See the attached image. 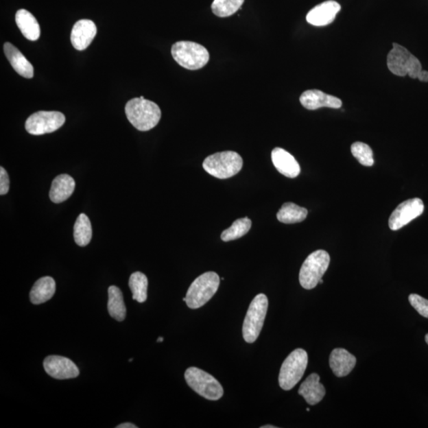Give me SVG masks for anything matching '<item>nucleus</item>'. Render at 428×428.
I'll return each instance as SVG.
<instances>
[{
	"label": "nucleus",
	"instance_id": "473e14b6",
	"mask_svg": "<svg viewBox=\"0 0 428 428\" xmlns=\"http://www.w3.org/2000/svg\"><path fill=\"white\" fill-rule=\"evenodd\" d=\"M116 427L117 428H137L136 425L130 424V423H124V424H121L119 426H117Z\"/></svg>",
	"mask_w": 428,
	"mask_h": 428
},
{
	"label": "nucleus",
	"instance_id": "e433bc0d",
	"mask_svg": "<svg viewBox=\"0 0 428 428\" xmlns=\"http://www.w3.org/2000/svg\"><path fill=\"white\" fill-rule=\"evenodd\" d=\"M324 283V281H323L322 278H321V279L320 280L319 283Z\"/></svg>",
	"mask_w": 428,
	"mask_h": 428
},
{
	"label": "nucleus",
	"instance_id": "cd10ccee",
	"mask_svg": "<svg viewBox=\"0 0 428 428\" xmlns=\"http://www.w3.org/2000/svg\"><path fill=\"white\" fill-rule=\"evenodd\" d=\"M243 2L244 0H213L212 12L217 17H229L241 8Z\"/></svg>",
	"mask_w": 428,
	"mask_h": 428
},
{
	"label": "nucleus",
	"instance_id": "9b49d317",
	"mask_svg": "<svg viewBox=\"0 0 428 428\" xmlns=\"http://www.w3.org/2000/svg\"><path fill=\"white\" fill-rule=\"evenodd\" d=\"M425 211L424 202L420 198H412L400 204L392 213L389 226L392 231L399 230L407 224L420 217Z\"/></svg>",
	"mask_w": 428,
	"mask_h": 428
},
{
	"label": "nucleus",
	"instance_id": "f03ea898",
	"mask_svg": "<svg viewBox=\"0 0 428 428\" xmlns=\"http://www.w3.org/2000/svg\"><path fill=\"white\" fill-rule=\"evenodd\" d=\"M202 167L209 174L225 180L238 174L242 169L243 159L237 152L226 151L209 156Z\"/></svg>",
	"mask_w": 428,
	"mask_h": 428
},
{
	"label": "nucleus",
	"instance_id": "2f4dec72",
	"mask_svg": "<svg viewBox=\"0 0 428 428\" xmlns=\"http://www.w3.org/2000/svg\"><path fill=\"white\" fill-rule=\"evenodd\" d=\"M417 79L421 82H428V71L422 70Z\"/></svg>",
	"mask_w": 428,
	"mask_h": 428
},
{
	"label": "nucleus",
	"instance_id": "4c0bfd02",
	"mask_svg": "<svg viewBox=\"0 0 428 428\" xmlns=\"http://www.w3.org/2000/svg\"><path fill=\"white\" fill-rule=\"evenodd\" d=\"M307 410L308 412H309V411H310V409H309V407H308V409H307Z\"/></svg>",
	"mask_w": 428,
	"mask_h": 428
},
{
	"label": "nucleus",
	"instance_id": "f3484780",
	"mask_svg": "<svg viewBox=\"0 0 428 428\" xmlns=\"http://www.w3.org/2000/svg\"><path fill=\"white\" fill-rule=\"evenodd\" d=\"M329 364L334 374L342 378L348 375L355 368L356 358L344 348H335L331 353Z\"/></svg>",
	"mask_w": 428,
	"mask_h": 428
},
{
	"label": "nucleus",
	"instance_id": "9d476101",
	"mask_svg": "<svg viewBox=\"0 0 428 428\" xmlns=\"http://www.w3.org/2000/svg\"><path fill=\"white\" fill-rule=\"evenodd\" d=\"M65 116L58 111H38L25 121V130L32 135L50 134L64 124Z\"/></svg>",
	"mask_w": 428,
	"mask_h": 428
},
{
	"label": "nucleus",
	"instance_id": "a878e982",
	"mask_svg": "<svg viewBox=\"0 0 428 428\" xmlns=\"http://www.w3.org/2000/svg\"><path fill=\"white\" fill-rule=\"evenodd\" d=\"M147 285L149 283L145 274L139 272L132 273L129 281L132 299L137 302L144 303L147 297Z\"/></svg>",
	"mask_w": 428,
	"mask_h": 428
},
{
	"label": "nucleus",
	"instance_id": "c85d7f7f",
	"mask_svg": "<svg viewBox=\"0 0 428 428\" xmlns=\"http://www.w3.org/2000/svg\"><path fill=\"white\" fill-rule=\"evenodd\" d=\"M351 154L361 165L373 166L374 164V154L371 147L363 142H355L350 147Z\"/></svg>",
	"mask_w": 428,
	"mask_h": 428
},
{
	"label": "nucleus",
	"instance_id": "393cba45",
	"mask_svg": "<svg viewBox=\"0 0 428 428\" xmlns=\"http://www.w3.org/2000/svg\"><path fill=\"white\" fill-rule=\"evenodd\" d=\"M93 237V227L90 219L84 213L80 214L74 226V239L80 247H85Z\"/></svg>",
	"mask_w": 428,
	"mask_h": 428
},
{
	"label": "nucleus",
	"instance_id": "f704fd0d",
	"mask_svg": "<svg viewBox=\"0 0 428 428\" xmlns=\"http://www.w3.org/2000/svg\"><path fill=\"white\" fill-rule=\"evenodd\" d=\"M163 341H164V338H163V337H159V338H158V340H157V342H158V343H162V342H163Z\"/></svg>",
	"mask_w": 428,
	"mask_h": 428
},
{
	"label": "nucleus",
	"instance_id": "f257e3e1",
	"mask_svg": "<svg viewBox=\"0 0 428 428\" xmlns=\"http://www.w3.org/2000/svg\"><path fill=\"white\" fill-rule=\"evenodd\" d=\"M126 115L130 123L140 131H149L159 123L161 110L156 104L145 99L134 98L126 105Z\"/></svg>",
	"mask_w": 428,
	"mask_h": 428
},
{
	"label": "nucleus",
	"instance_id": "c9c22d12",
	"mask_svg": "<svg viewBox=\"0 0 428 428\" xmlns=\"http://www.w3.org/2000/svg\"><path fill=\"white\" fill-rule=\"evenodd\" d=\"M425 341H426V343L428 344V334L425 335Z\"/></svg>",
	"mask_w": 428,
	"mask_h": 428
},
{
	"label": "nucleus",
	"instance_id": "bb28decb",
	"mask_svg": "<svg viewBox=\"0 0 428 428\" xmlns=\"http://www.w3.org/2000/svg\"><path fill=\"white\" fill-rule=\"evenodd\" d=\"M251 228L252 221L248 217L237 219L231 227L222 232L221 238L225 242L235 241V239L246 236Z\"/></svg>",
	"mask_w": 428,
	"mask_h": 428
},
{
	"label": "nucleus",
	"instance_id": "6ab92c4d",
	"mask_svg": "<svg viewBox=\"0 0 428 428\" xmlns=\"http://www.w3.org/2000/svg\"><path fill=\"white\" fill-rule=\"evenodd\" d=\"M3 48L5 55L16 73L25 78H33V65L29 62L25 56L11 43H5Z\"/></svg>",
	"mask_w": 428,
	"mask_h": 428
},
{
	"label": "nucleus",
	"instance_id": "20e7f679",
	"mask_svg": "<svg viewBox=\"0 0 428 428\" xmlns=\"http://www.w3.org/2000/svg\"><path fill=\"white\" fill-rule=\"evenodd\" d=\"M171 55L176 62L188 70H198L210 60L208 50L202 45L181 40L172 45Z\"/></svg>",
	"mask_w": 428,
	"mask_h": 428
},
{
	"label": "nucleus",
	"instance_id": "b1692460",
	"mask_svg": "<svg viewBox=\"0 0 428 428\" xmlns=\"http://www.w3.org/2000/svg\"><path fill=\"white\" fill-rule=\"evenodd\" d=\"M308 211L293 202L284 203L277 213V218L280 222L284 224H294L302 222L307 217Z\"/></svg>",
	"mask_w": 428,
	"mask_h": 428
},
{
	"label": "nucleus",
	"instance_id": "2eb2a0df",
	"mask_svg": "<svg viewBox=\"0 0 428 428\" xmlns=\"http://www.w3.org/2000/svg\"><path fill=\"white\" fill-rule=\"evenodd\" d=\"M97 34L94 22L88 19L80 20L74 25L71 34V42L78 50H84L89 47Z\"/></svg>",
	"mask_w": 428,
	"mask_h": 428
},
{
	"label": "nucleus",
	"instance_id": "0eeeda50",
	"mask_svg": "<svg viewBox=\"0 0 428 428\" xmlns=\"http://www.w3.org/2000/svg\"><path fill=\"white\" fill-rule=\"evenodd\" d=\"M268 309L266 295L259 294L249 305L243 324V336L248 344L256 341L261 333Z\"/></svg>",
	"mask_w": 428,
	"mask_h": 428
},
{
	"label": "nucleus",
	"instance_id": "6e6552de",
	"mask_svg": "<svg viewBox=\"0 0 428 428\" xmlns=\"http://www.w3.org/2000/svg\"><path fill=\"white\" fill-rule=\"evenodd\" d=\"M387 57V65L391 73L399 76L409 75L412 79H417L422 71L420 61L399 44L394 43Z\"/></svg>",
	"mask_w": 428,
	"mask_h": 428
},
{
	"label": "nucleus",
	"instance_id": "f8f14e48",
	"mask_svg": "<svg viewBox=\"0 0 428 428\" xmlns=\"http://www.w3.org/2000/svg\"><path fill=\"white\" fill-rule=\"evenodd\" d=\"M43 366L45 372L56 379H75L80 374L78 366L71 359L62 356H48L44 360Z\"/></svg>",
	"mask_w": 428,
	"mask_h": 428
},
{
	"label": "nucleus",
	"instance_id": "dca6fc26",
	"mask_svg": "<svg viewBox=\"0 0 428 428\" xmlns=\"http://www.w3.org/2000/svg\"><path fill=\"white\" fill-rule=\"evenodd\" d=\"M273 165L285 177L296 178L300 172V165L295 158L281 147H275L272 152Z\"/></svg>",
	"mask_w": 428,
	"mask_h": 428
},
{
	"label": "nucleus",
	"instance_id": "5701e85b",
	"mask_svg": "<svg viewBox=\"0 0 428 428\" xmlns=\"http://www.w3.org/2000/svg\"><path fill=\"white\" fill-rule=\"evenodd\" d=\"M108 295L107 308L109 314L116 320L123 321L126 317V308L121 289L115 285H111L108 289Z\"/></svg>",
	"mask_w": 428,
	"mask_h": 428
},
{
	"label": "nucleus",
	"instance_id": "7c9ffc66",
	"mask_svg": "<svg viewBox=\"0 0 428 428\" xmlns=\"http://www.w3.org/2000/svg\"><path fill=\"white\" fill-rule=\"evenodd\" d=\"M10 180L8 172L3 167H0V195H5L8 193Z\"/></svg>",
	"mask_w": 428,
	"mask_h": 428
},
{
	"label": "nucleus",
	"instance_id": "a211bd4d",
	"mask_svg": "<svg viewBox=\"0 0 428 428\" xmlns=\"http://www.w3.org/2000/svg\"><path fill=\"white\" fill-rule=\"evenodd\" d=\"M298 394L304 397L309 405H315L323 400L326 391L324 386L320 382L318 374H310L300 385Z\"/></svg>",
	"mask_w": 428,
	"mask_h": 428
},
{
	"label": "nucleus",
	"instance_id": "4468645a",
	"mask_svg": "<svg viewBox=\"0 0 428 428\" xmlns=\"http://www.w3.org/2000/svg\"><path fill=\"white\" fill-rule=\"evenodd\" d=\"M340 9L337 2L329 0L311 10L307 16V22L315 27H324L334 21Z\"/></svg>",
	"mask_w": 428,
	"mask_h": 428
},
{
	"label": "nucleus",
	"instance_id": "ddd939ff",
	"mask_svg": "<svg viewBox=\"0 0 428 428\" xmlns=\"http://www.w3.org/2000/svg\"><path fill=\"white\" fill-rule=\"evenodd\" d=\"M300 104L305 109L315 110L321 107L339 109L342 106V101L336 97L327 95L319 90L305 91L300 97Z\"/></svg>",
	"mask_w": 428,
	"mask_h": 428
},
{
	"label": "nucleus",
	"instance_id": "4be33fe9",
	"mask_svg": "<svg viewBox=\"0 0 428 428\" xmlns=\"http://www.w3.org/2000/svg\"><path fill=\"white\" fill-rule=\"evenodd\" d=\"M56 283L53 278H40L34 285L29 294L30 302L34 305L43 304L54 297Z\"/></svg>",
	"mask_w": 428,
	"mask_h": 428
},
{
	"label": "nucleus",
	"instance_id": "72a5a7b5",
	"mask_svg": "<svg viewBox=\"0 0 428 428\" xmlns=\"http://www.w3.org/2000/svg\"><path fill=\"white\" fill-rule=\"evenodd\" d=\"M261 428H277V427L272 426V425H264V426H262Z\"/></svg>",
	"mask_w": 428,
	"mask_h": 428
},
{
	"label": "nucleus",
	"instance_id": "1a4fd4ad",
	"mask_svg": "<svg viewBox=\"0 0 428 428\" xmlns=\"http://www.w3.org/2000/svg\"><path fill=\"white\" fill-rule=\"evenodd\" d=\"M185 380L193 391L209 401L220 400L224 394L220 382L200 368H188L185 372Z\"/></svg>",
	"mask_w": 428,
	"mask_h": 428
},
{
	"label": "nucleus",
	"instance_id": "7ed1b4c3",
	"mask_svg": "<svg viewBox=\"0 0 428 428\" xmlns=\"http://www.w3.org/2000/svg\"><path fill=\"white\" fill-rule=\"evenodd\" d=\"M220 277L215 272H206L198 277L187 290L186 303L192 309H200L216 294Z\"/></svg>",
	"mask_w": 428,
	"mask_h": 428
},
{
	"label": "nucleus",
	"instance_id": "412c9836",
	"mask_svg": "<svg viewBox=\"0 0 428 428\" xmlns=\"http://www.w3.org/2000/svg\"><path fill=\"white\" fill-rule=\"evenodd\" d=\"M15 22L24 37L29 40H37L40 34V25L34 15L21 9L15 14Z\"/></svg>",
	"mask_w": 428,
	"mask_h": 428
},
{
	"label": "nucleus",
	"instance_id": "c756f323",
	"mask_svg": "<svg viewBox=\"0 0 428 428\" xmlns=\"http://www.w3.org/2000/svg\"><path fill=\"white\" fill-rule=\"evenodd\" d=\"M409 302L422 317L428 319V300L416 294H412L409 297Z\"/></svg>",
	"mask_w": 428,
	"mask_h": 428
},
{
	"label": "nucleus",
	"instance_id": "39448f33",
	"mask_svg": "<svg viewBox=\"0 0 428 428\" xmlns=\"http://www.w3.org/2000/svg\"><path fill=\"white\" fill-rule=\"evenodd\" d=\"M308 366V354L303 349H296L285 359L280 370L279 385L284 390H290L296 385Z\"/></svg>",
	"mask_w": 428,
	"mask_h": 428
},
{
	"label": "nucleus",
	"instance_id": "423d86ee",
	"mask_svg": "<svg viewBox=\"0 0 428 428\" xmlns=\"http://www.w3.org/2000/svg\"><path fill=\"white\" fill-rule=\"evenodd\" d=\"M330 256L324 250L310 254L300 270L299 282L305 289L317 287L329 267Z\"/></svg>",
	"mask_w": 428,
	"mask_h": 428
},
{
	"label": "nucleus",
	"instance_id": "aec40b11",
	"mask_svg": "<svg viewBox=\"0 0 428 428\" xmlns=\"http://www.w3.org/2000/svg\"><path fill=\"white\" fill-rule=\"evenodd\" d=\"M75 182L73 178L66 174L54 178L49 191L51 201L61 203L68 200L75 191Z\"/></svg>",
	"mask_w": 428,
	"mask_h": 428
}]
</instances>
